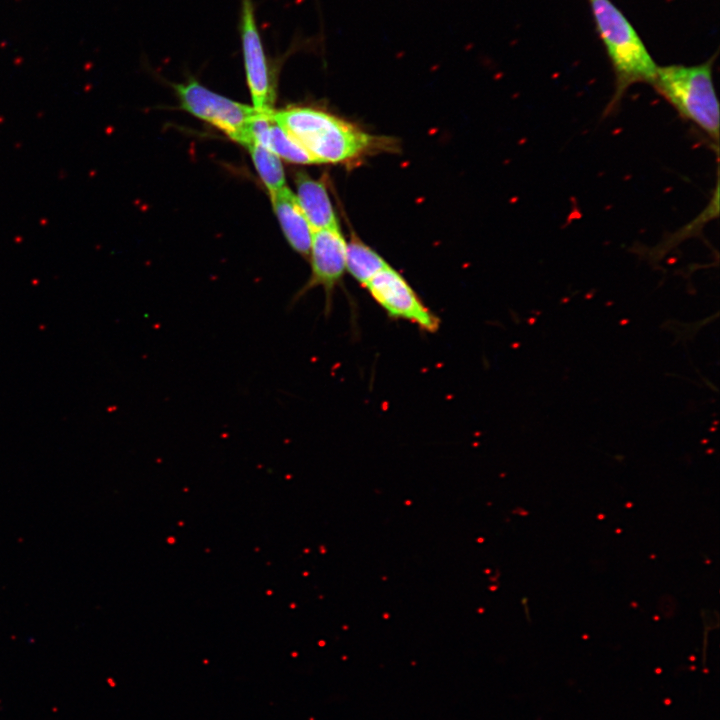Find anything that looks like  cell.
<instances>
[{
	"mask_svg": "<svg viewBox=\"0 0 720 720\" xmlns=\"http://www.w3.org/2000/svg\"><path fill=\"white\" fill-rule=\"evenodd\" d=\"M317 163H345L369 152L376 139L337 116L319 109L294 106L272 112Z\"/></svg>",
	"mask_w": 720,
	"mask_h": 720,
	"instance_id": "6da1fadb",
	"label": "cell"
},
{
	"mask_svg": "<svg viewBox=\"0 0 720 720\" xmlns=\"http://www.w3.org/2000/svg\"><path fill=\"white\" fill-rule=\"evenodd\" d=\"M590 4L616 77L615 94L607 107L610 112L631 85L651 84L658 66L631 23L610 0H590Z\"/></svg>",
	"mask_w": 720,
	"mask_h": 720,
	"instance_id": "7a4b0ae2",
	"label": "cell"
},
{
	"mask_svg": "<svg viewBox=\"0 0 720 720\" xmlns=\"http://www.w3.org/2000/svg\"><path fill=\"white\" fill-rule=\"evenodd\" d=\"M713 60L693 66L657 67L656 91L686 120L701 129L717 147L719 106L712 76Z\"/></svg>",
	"mask_w": 720,
	"mask_h": 720,
	"instance_id": "3957f363",
	"label": "cell"
},
{
	"mask_svg": "<svg viewBox=\"0 0 720 720\" xmlns=\"http://www.w3.org/2000/svg\"><path fill=\"white\" fill-rule=\"evenodd\" d=\"M174 88L184 110L218 128L241 145L248 143L249 124L259 112L254 107L217 94L194 78L175 84Z\"/></svg>",
	"mask_w": 720,
	"mask_h": 720,
	"instance_id": "277c9868",
	"label": "cell"
},
{
	"mask_svg": "<svg viewBox=\"0 0 720 720\" xmlns=\"http://www.w3.org/2000/svg\"><path fill=\"white\" fill-rule=\"evenodd\" d=\"M238 31L253 107L261 112L272 111L276 97L275 70L265 53L253 0H240Z\"/></svg>",
	"mask_w": 720,
	"mask_h": 720,
	"instance_id": "5b68a950",
	"label": "cell"
},
{
	"mask_svg": "<svg viewBox=\"0 0 720 720\" xmlns=\"http://www.w3.org/2000/svg\"><path fill=\"white\" fill-rule=\"evenodd\" d=\"M364 288L391 319L408 321L429 333L439 329V317L389 264L372 277Z\"/></svg>",
	"mask_w": 720,
	"mask_h": 720,
	"instance_id": "8992f818",
	"label": "cell"
},
{
	"mask_svg": "<svg viewBox=\"0 0 720 720\" xmlns=\"http://www.w3.org/2000/svg\"><path fill=\"white\" fill-rule=\"evenodd\" d=\"M346 245L339 228L314 230L309 254L311 274L293 296L291 304L321 287L325 294V314L330 313L335 288L341 283L346 270Z\"/></svg>",
	"mask_w": 720,
	"mask_h": 720,
	"instance_id": "52a82bcc",
	"label": "cell"
},
{
	"mask_svg": "<svg viewBox=\"0 0 720 720\" xmlns=\"http://www.w3.org/2000/svg\"><path fill=\"white\" fill-rule=\"evenodd\" d=\"M271 200L283 234L291 248L308 258L314 230L304 216L296 196L289 188L284 187L271 194Z\"/></svg>",
	"mask_w": 720,
	"mask_h": 720,
	"instance_id": "ba28073f",
	"label": "cell"
},
{
	"mask_svg": "<svg viewBox=\"0 0 720 720\" xmlns=\"http://www.w3.org/2000/svg\"><path fill=\"white\" fill-rule=\"evenodd\" d=\"M297 202L313 230L339 228L326 185L305 172L296 175Z\"/></svg>",
	"mask_w": 720,
	"mask_h": 720,
	"instance_id": "9c48e42d",
	"label": "cell"
},
{
	"mask_svg": "<svg viewBox=\"0 0 720 720\" xmlns=\"http://www.w3.org/2000/svg\"><path fill=\"white\" fill-rule=\"evenodd\" d=\"M388 265L375 250L355 236L346 245V270L362 286Z\"/></svg>",
	"mask_w": 720,
	"mask_h": 720,
	"instance_id": "30bf717a",
	"label": "cell"
},
{
	"mask_svg": "<svg viewBox=\"0 0 720 720\" xmlns=\"http://www.w3.org/2000/svg\"><path fill=\"white\" fill-rule=\"evenodd\" d=\"M265 148L279 158L297 164H315L316 160L273 118Z\"/></svg>",
	"mask_w": 720,
	"mask_h": 720,
	"instance_id": "8fae6325",
	"label": "cell"
},
{
	"mask_svg": "<svg viewBox=\"0 0 720 720\" xmlns=\"http://www.w3.org/2000/svg\"><path fill=\"white\" fill-rule=\"evenodd\" d=\"M245 147L249 150L255 168L270 194L286 187L284 170L276 154L256 143Z\"/></svg>",
	"mask_w": 720,
	"mask_h": 720,
	"instance_id": "7c38bea8",
	"label": "cell"
}]
</instances>
